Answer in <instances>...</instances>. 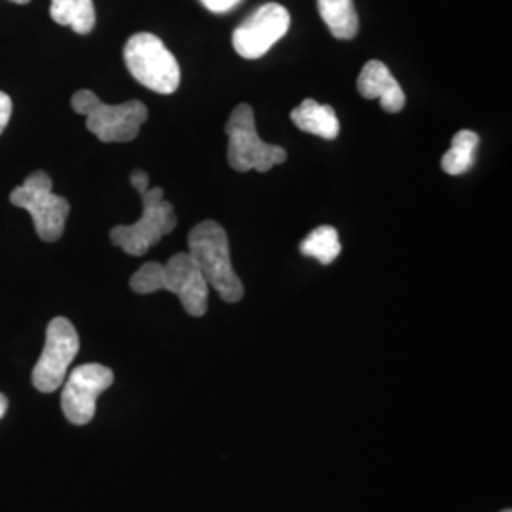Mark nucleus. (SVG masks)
<instances>
[{"mask_svg":"<svg viewBox=\"0 0 512 512\" xmlns=\"http://www.w3.org/2000/svg\"><path fill=\"white\" fill-rule=\"evenodd\" d=\"M228 164L239 173H266L275 165L285 164V148L264 143L256 133L255 110L251 105H238L226 124Z\"/></svg>","mask_w":512,"mask_h":512,"instance_id":"nucleus-6","label":"nucleus"},{"mask_svg":"<svg viewBox=\"0 0 512 512\" xmlns=\"http://www.w3.org/2000/svg\"><path fill=\"white\" fill-rule=\"evenodd\" d=\"M133 188L139 192L143 202L141 219L133 224H120L110 230V241L131 256H143L150 247L160 243L177 226L173 205L164 198L160 186L150 188L148 175L135 169L129 177Z\"/></svg>","mask_w":512,"mask_h":512,"instance_id":"nucleus-2","label":"nucleus"},{"mask_svg":"<svg viewBox=\"0 0 512 512\" xmlns=\"http://www.w3.org/2000/svg\"><path fill=\"white\" fill-rule=\"evenodd\" d=\"M291 120L296 124V128L327 141H332L340 135L338 114L330 105H321L315 99H304L291 112Z\"/></svg>","mask_w":512,"mask_h":512,"instance_id":"nucleus-12","label":"nucleus"},{"mask_svg":"<svg viewBox=\"0 0 512 512\" xmlns=\"http://www.w3.org/2000/svg\"><path fill=\"white\" fill-rule=\"evenodd\" d=\"M200 2L209 12L224 14V12L232 10V8H236L241 0H200Z\"/></svg>","mask_w":512,"mask_h":512,"instance_id":"nucleus-17","label":"nucleus"},{"mask_svg":"<svg viewBox=\"0 0 512 512\" xmlns=\"http://www.w3.org/2000/svg\"><path fill=\"white\" fill-rule=\"evenodd\" d=\"M300 253L319 260L325 266L332 264L342 253L340 236H338L336 228H332V226L315 228L311 234H308V238L300 243Z\"/></svg>","mask_w":512,"mask_h":512,"instance_id":"nucleus-16","label":"nucleus"},{"mask_svg":"<svg viewBox=\"0 0 512 512\" xmlns=\"http://www.w3.org/2000/svg\"><path fill=\"white\" fill-rule=\"evenodd\" d=\"M478 141L480 139L475 131H469V129L458 131L452 139V147L442 156V162H440L442 169L452 177L467 173L475 164Z\"/></svg>","mask_w":512,"mask_h":512,"instance_id":"nucleus-15","label":"nucleus"},{"mask_svg":"<svg viewBox=\"0 0 512 512\" xmlns=\"http://www.w3.org/2000/svg\"><path fill=\"white\" fill-rule=\"evenodd\" d=\"M135 293L150 294L169 291L177 294L184 311L192 317H202L209 302V285L200 268L188 253H177L165 264L147 262L129 281Z\"/></svg>","mask_w":512,"mask_h":512,"instance_id":"nucleus-1","label":"nucleus"},{"mask_svg":"<svg viewBox=\"0 0 512 512\" xmlns=\"http://www.w3.org/2000/svg\"><path fill=\"white\" fill-rule=\"evenodd\" d=\"M359 93L365 99H380L382 109L395 114L404 109L406 97H404L401 84L395 80V76L389 73L382 61H368L363 71L359 74L357 82Z\"/></svg>","mask_w":512,"mask_h":512,"instance_id":"nucleus-11","label":"nucleus"},{"mask_svg":"<svg viewBox=\"0 0 512 512\" xmlns=\"http://www.w3.org/2000/svg\"><path fill=\"white\" fill-rule=\"evenodd\" d=\"M52 188L54 184L50 175L46 171H35L10 194L12 205L25 209L33 217L38 238L48 243H54L63 236L71 213L69 202L54 194Z\"/></svg>","mask_w":512,"mask_h":512,"instance_id":"nucleus-7","label":"nucleus"},{"mask_svg":"<svg viewBox=\"0 0 512 512\" xmlns=\"http://www.w3.org/2000/svg\"><path fill=\"white\" fill-rule=\"evenodd\" d=\"M131 76L152 92L171 95L181 84V67L164 42L150 33H137L124 48Z\"/></svg>","mask_w":512,"mask_h":512,"instance_id":"nucleus-5","label":"nucleus"},{"mask_svg":"<svg viewBox=\"0 0 512 512\" xmlns=\"http://www.w3.org/2000/svg\"><path fill=\"white\" fill-rule=\"evenodd\" d=\"M501 512H512L511 509H505V511H501Z\"/></svg>","mask_w":512,"mask_h":512,"instance_id":"nucleus-21","label":"nucleus"},{"mask_svg":"<svg viewBox=\"0 0 512 512\" xmlns=\"http://www.w3.org/2000/svg\"><path fill=\"white\" fill-rule=\"evenodd\" d=\"M78 349L80 338L73 323L65 317L52 319L46 329L44 349L33 368V385L37 391L54 393L63 385Z\"/></svg>","mask_w":512,"mask_h":512,"instance_id":"nucleus-8","label":"nucleus"},{"mask_svg":"<svg viewBox=\"0 0 512 512\" xmlns=\"http://www.w3.org/2000/svg\"><path fill=\"white\" fill-rule=\"evenodd\" d=\"M114 384V372L109 366L88 363L74 368L65 378L61 391V408L73 425H86L93 420L97 399Z\"/></svg>","mask_w":512,"mask_h":512,"instance_id":"nucleus-9","label":"nucleus"},{"mask_svg":"<svg viewBox=\"0 0 512 512\" xmlns=\"http://www.w3.org/2000/svg\"><path fill=\"white\" fill-rule=\"evenodd\" d=\"M6 410H8V399H6V397L0 393V420L4 418Z\"/></svg>","mask_w":512,"mask_h":512,"instance_id":"nucleus-19","label":"nucleus"},{"mask_svg":"<svg viewBox=\"0 0 512 512\" xmlns=\"http://www.w3.org/2000/svg\"><path fill=\"white\" fill-rule=\"evenodd\" d=\"M71 105L76 114L86 118V128L90 133L103 143L133 141L148 118V109L141 101L107 105L90 90L74 93Z\"/></svg>","mask_w":512,"mask_h":512,"instance_id":"nucleus-4","label":"nucleus"},{"mask_svg":"<svg viewBox=\"0 0 512 512\" xmlns=\"http://www.w3.org/2000/svg\"><path fill=\"white\" fill-rule=\"evenodd\" d=\"M12 2H16V4H29L31 0H12Z\"/></svg>","mask_w":512,"mask_h":512,"instance_id":"nucleus-20","label":"nucleus"},{"mask_svg":"<svg viewBox=\"0 0 512 512\" xmlns=\"http://www.w3.org/2000/svg\"><path fill=\"white\" fill-rule=\"evenodd\" d=\"M291 14L281 4H264L245 19L232 35L234 48L245 59H258L287 35Z\"/></svg>","mask_w":512,"mask_h":512,"instance_id":"nucleus-10","label":"nucleus"},{"mask_svg":"<svg viewBox=\"0 0 512 512\" xmlns=\"http://www.w3.org/2000/svg\"><path fill=\"white\" fill-rule=\"evenodd\" d=\"M317 8L332 37L349 40L357 35L359 18L353 0H317Z\"/></svg>","mask_w":512,"mask_h":512,"instance_id":"nucleus-14","label":"nucleus"},{"mask_svg":"<svg viewBox=\"0 0 512 512\" xmlns=\"http://www.w3.org/2000/svg\"><path fill=\"white\" fill-rule=\"evenodd\" d=\"M10 118H12V99L8 97V93L0 92V135L4 133Z\"/></svg>","mask_w":512,"mask_h":512,"instance_id":"nucleus-18","label":"nucleus"},{"mask_svg":"<svg viewBox=\"0 0 512 512\" xmlns=\"http://www.w3.org/2000/svg\"><path fill=\"white\" fill-rule=\"evenodd\" d=\"M188 255L200 268L209 287H213L224 302H239L243 298V283L230 258V243L224 228L215 220H203L188 234Z\"/></svg>","mask_w":512,"mask_h":512,"instance_id":"nucleus-3","label":"nucleus"},{"mask_svg":"<svg viewBox=\"0 0 512 512\" xmlns=\"http://www.w3.org/2000/svg\"><path fill=\"white\" fill-rule=\"evenodd\" d=\"M50 16L57 25L71 27L76 35H90L95 27L93 0H52Z\"/></svg>","mask_w":512,"mask_h":512,"instance_id":"nucleus-13","label":"nucleus"}]
</instances>
